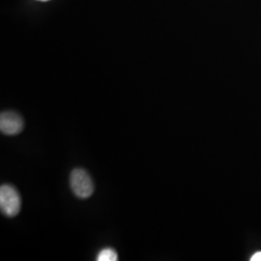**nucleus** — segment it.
Listing matches in <instances>:
<instances>
[{
	"label": "nucleus",
	"instance_id": "obj_1",
	"mask_svg": "<svg viewBox=\"0 0 261 261\" xmlns=\"http://www.w3.org/2000/svg\"><path fill=\"white\" fill-rule=\"evenodd\" d=\"M21 206L20 196L15 187L2 185L0 188V208L6 217L13 218L19 214Z\"/></svg>",
	"mask_w": 261,
	"mask_h": 261
},
{
	"label": "nucleus",
	"instance_id": "obj_2",
	"mask_svg": "<svg viewBox=\"0 0 261 261\" xmlns=\"http://www.w3.org/2000/svg\"><path fill=\"white\" fill-rule=\"evenodd\" d=\"M70 185L75 196L80 198H88L93 194V181L90 175L82 168H75L72 171Z\"/></svg>",
	"mask_w": 261,
	"mask_h": 261
},
{
	"label": "nucleus",
	"instance_id": "obj_3",
	"mask_svg": "<svg viewBox=\"0 0 261 261\" xmlns=\"http://www.w3.org/2000/svg\"><path fill=\"white\" fill-rule=\"evenodd\" d=\"M23 120L19 113L4 112L0 115V130L4 135L15 136L23 129Z\"/></svg>",
	"mask_w": 261,
	"mask_h": 261
},
{
	"label": "nucleus",
	"instance_id": "obj_4",
	"mask_svg": "<svg viewBox=\"0 0 261 261\" xmlns=\"http://www.w3.org/2000/svg\"><path fill=\"white\" fill-rule=\"evenodd\" d=\"M96 259L98 261H116L118 259V255L112 248H106L99 252Z\"/></svg>",
	"mask_w": 261,
	"mask_h": 261
},
{
	"label": "nucleus",
	"instance_id": "obj_5",
	"mask_svg": "<svg viewBox=\"0 0 261 261\" xmlns=\"http://www.w3.org/2000/svg\"><path fill=\"white\" fill-rule=\"evenodd\" d=\"M251 261H261V252H255L251 257Z\"/></svg>",
	"mask_w": 261,
	"mask_h": 261
},
{
	"label": "nucleus",
	"instance_id": "obj_6",
	"mask_svg": "<svg viewBox=\"0 0 261 261\" xmlns=\"http://www.w3.org/2000/svg\"><path fill=\"white\" fill-rule=\"evenodd\" d=\"M38 1H48V0H38Z\"/></svg>",
	"mask_w": 261,
	"mask_h": 261
}]
</instances>
